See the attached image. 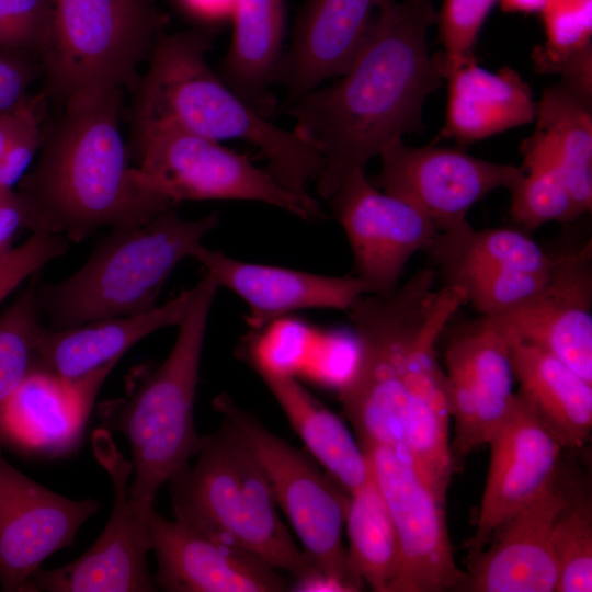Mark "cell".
Here are the masks:
<instances>
[{"label": "cell", "instance_id": "1", "mask_svg": "<svg viewBox=\"0 0 592 592\" xmlns=\"http://www.w3.org/2000/svg\"><path fill=\"white\" fill-rule=\"evenodd\" d=\"M436 16L432 0L388 1L341 79L284 107L296 121L294 130L321 157L316 183L322 198L348 172L424 129L425 100L444 83L426 43Z\"/></svg>", "mask_w": 592, "mask_h": 592}, {"label": "cell", "instance_id": "2", "mask_svg": "<svg viewBox=\"0 0 592 592\" xmlns=\"http://www.w3.org/2000/svg\"><path fill=\"white\" fill-rule=\"evenodd\" d=\"M119 104L121 91L65 103L37 166L19 182L44 232L79 242L103 228L140 227L177 205L129 164Z\"/></svg>", "mask_w": 592, "mask_h": 592}, {"label": "cell", "instance_id": "3", "mask_svg": "<svg viewBox=\"0 0 592 592\" xmlns=\"http://www.w3.org/2000/svg\"><path fill=\"white\" fill-rule=\"evenodd\" d=\"M212 39L208 31L159 33L149 69L138 83V130L168 124L217 141L246 140L266 159V170L277 183L317 205L308 186L320 174V155L295 130L274 125L212 71L205 60Z\"/></svg>", "mask_w": 592, "mask_h": 592}, {"label": "cell", "instance_id": "4", "mask_svg": "<svg viewBox=\"0 0 592 592\" xmlns=\"http://www.w3.org/2000/svg\"><path fill=\"white\" fill-rule=\"evenodd\" d=\"M218 288L205 274L192 288L167 358L155 368L137 371L123 397L99 407L103 428L122 433L129 444L133 481L128 497L144 523L159 489L198 451L194 402L207 321Z\"/></svg>", "mask_w": 592, "mask_h": 592}, {"label": "cell", "instance_id": "5", "mask_svg": "<svg viewBox=\"0 0 592 592\" xmlns=\"http://www.w3.org/2000/svg\"><path fill=\"white\" fill-rule=\"evenodd\" d=\"M195 456L194 465L167 481L173 520L286 572L293 591H305L323 574L292 537L264 469L230 424L221 420L201 435Z\"/></svg>", "mask_w": 592, "mask_h": 592}, {"label": "cell", "instance_id": "6", "mask_svg": "<svg viewBox=\"0 0 592 592\" xmlns=\"http://www.w3.org/2000/svg\"><path fill=\"white\" fill-rule=\"evenodd\" d=\"M218 223L217 213L184 219L172 208L140 227L112 230L68 278L38 283L42 314L52 329H66L151 310L175 266Z\"/></svg>", "mask_w": 592, "mask_h": 592}, {"label": "cell", "instance_id": "7", "mask_svg": "<svg viewBox=\"0 0 592 592\" xmlns=\"http://www.w3.org/2000/svg\"><path fill=\"white\" fill-rule=\"evenodd\" d=\"M435 280L432 267L421 269L392 292L365 294L348 310L357 358L339 400L362 449L385 446L410 462L403 377L410 344L440 296Z\"/></svg>", "mask_w": 592, "mask_h": 592}, {"label": "cell", "instance_id": "8", "mask_svg": "<svg viewBox=\"0 0 592 592\" xmlns=\"http://www.w3.org/2000/svg\"><path fill=\"white\" fill-rule=\"evenodd\" d=\"M52 5L43 55L56 96L67 103L135 81L162 23L150 0H52Z\"/></svg>", "mask_w": 592, "mask_h": 592}, {"label": "cell", "instance_id": "9", "mask_svg": "<svg viewBox=\"0 0 592 592\" xmlns=\"http://www.w3.org/2000/svg\"><path fill=\"white\" fill-rule=\"evenodd\" d=\"M213 408L259 460L277 505L320 571L339 591L365 588L353 576L343 545L350 494L306 451L274 434L229 395L216 396Z\"/></svg>", "mask_w": 592, "mask_h": 592}, {"label": "cell", "instance_id": "10", "mask_svg": "<svg viewBox=\"0 0 592 592\" xmlns=\"http://www.w3.org/2000/svg\"><path fill=\"white\" fill-rule=\"evenodd\" d=\"M138 166L145 183L175 204L181 201H255L284 209L304 220L323 217L285 190L266 168L219 141L168 125L138 130Z\"/></svg>", "mask_w": 592, "mask_h": 592}, {"label": "cell", "instance_id": "11", "mask_svg": "<svg viewBox=\"0 0 592 592\" xmlns=\"http://www.w3.org/2000/svg\"><path fill=\"white\" fill-rule=\"evenodd\" d=\"M442 285L458 288L485 317L510 312L544 285L550 255L520 228L476 229L467 220L437 230L425 248Z\"/></svg>", "mask_w": 592, "mask_h": 592}, {"label": "cell", "instance_id": "12", "mask_svg": "<svg viewBox=\"0 0 592 592\" xmlns=\"http://www.w3.org/2000/svg\"><path fill=\"white\" fill-rule=\"evenodd\" d=\"M382 168L371 182L422 212L444 230L467 220L469 209L497 189L511 190L523 177L522 166L476 158L464 147L433 141L415 148L402 139L379 155Z\"/></svg>", "mask_w": 592, "mask_h": 592}, {"label": "cell", "instance_id": "13", "mask_svg": "<svg viewBox=\"0 0 592 592\" xmlns=\"http://www.w3.org/2000/svg\"><path fill=\"white\" fill-rule=\"evenodd\" d=\"M92 439L94 455L114 487L110 519L86 553L57 569L38 568L23 592L157 591L147 567L146 556L151 549L147 523L138 519L128 497L132 462L116 447L106 429H98Z\"/></svg>", "mask_w": 592, "mask_h": 592}, {"label": "cell", "instance_id": "14", "mask_svg": "<svg viewBox=\"0 0 592 592\" xmlns=\"http://www.w3.org/2000/svg\"><path fill=\"white\" fill-rule=\"evenodd\" d=\"M392 519L400 550L390 592L458 590L466 572L455 561L441 502L410 462L385 446L363 448Z\"/></svg>", "mask_w": 592, "mask_h": 592}, {"label": "cell", "instance_id": "15", "mask_svg": "<svg viewBox=\"0 0 592 592\" xmlns=\"http://www.w3.org/2000/svg\"><path fill=\"white\" fill-rule=\"evenodd\" d=\"M327 200L350 243L355 276L372 294L392 292L410 258L437 232L417 207L377 189L365 169L343 175Z\"/></svg>", "mask_w": 592, "mask_h": 592}, {"label": "cell", "instance_id": "16", "mask_svg": "<svg viewBox=\"0 0 592 592\" xmlns=\"http://www.w3.org/2000/svg\"><path fill=\"white\" fill-rule=\"evenodd\" d=\"M581 481L579 473L562 462L543 492L500 524L469 561L458 591L555 592L554 528Z\"/></svg>", "mask_w": 592, "mask_h": 592}, {"label": "cell", "instance_id": "17", "mask_svg": "<svg viewBox=\"0 0 592 592\" xmlns=\"http://www.w3.org/2000/svg\"><path fill=\"white\" fill-rule=\"evenodd\" d=\"M512 338L491 317L479 316L454 332L444 351L453 457L488 444L514 398Z\"/></svg>", "mask_w": 592, "mask_h": 592}, {"label": "cell", "instance_id": "18", "mask_svg": "<svg viewBox=\"0 0 592 592\" xmlns=\"http://www.w3.org/2000/svg\"><path fill=\"white\" fill-rule=\"evenodd\" d=\"M464 294L441 286L440 297L417 331L405 369V448L409 459L434 496L446 503L454 470L448 439L451 421L447 380L436 355V343L458 308Z\"/></svg>", "mask_w": 592, "mask_h": 592}, {"label": "cell", "instance_id": "19", "mask_svg": "<svg viewBox=\"0 0 592 592\" xmlns=\"http://www.w3.org/2000/svg\"><path fill=\"white\" fill-rule=\"evenodd\" d=\"M100 503L72 500L47 489L13 467L0 448V584L22 592L52 554L72 546L81 525Z\"/></svg>", "mask_w": 592, "mask_h": 592}, {"label": "cell", "instance_id": "20", "mask_svg": "<svg viewBox=\"0 0 592 592\" xmlns=\"http://www.w3.org/2000/svg\"><path fill=\"white\" fill-rule=\"evenodd\" d=\"M549 255L542 288L519 308L491 318L511 338L547 350L592 383L591 239Z\"/></svg>", "mask_w": 592, "mask_h": 592}, {"label": "cell", "instance_id": "21", "mask_svg": "<svg viewBox=\"0 0 592 592\" xmlns=\"http://www.w3.org/2000/svg\"><path fill=\"white\" fill-rule=\"evenodd\" d=\"M487 445L490 462L476 531L467 545L469 561L500 524L543 492L563 462L565 449L519 391Z\"/></svg>", "mask_w": 592, "mask_h": 592}, {"label": "cell", "instance_id": "22", "mask_svg": "<svg viewBox=\"0 0 592 592\" xmlns=\"http://www.w3.org/2000/svg\"><path fill=\"white\" fill-rule=\"evenodd\" d=\"M158 561L156 587L169 592H282L291 583L254 554L213 538L155 508L147 522Z\"/></svg>", "mask_w": 592, "mask_h": 592}, {"label": "cell", "instance_id": "23", "mask_svg": "<svg viewBox=\"0 0 592 592\" xmlns=\"http://www.w3.org/2000/svg\"><path fill=\"white\" fill-rule=\"evenodd\" d=\"M117 362L75 380L37 367L0 413V444L19 452L65 456L79 445L94 399Z\"/></svg>", "mask_w": 592, "mask_h": 592}, {"label": "cell", "instance_id": "24", "mask_svg": "<svg viewBox=\"0 0 592 592\" xmlns=\"http://www.w3.org/2000/svg\"><path fill=\"white\" fill-rule=\"evenodd\" d=\"M218 287L237 294L247 305L251 331H261L286 314L301 309L349 310L371 287L355 275L330 276L288 267L248 263L203 243L191 254Z\"/></svg>", "mask_w": 592, "mask_h": 592}, {"label": "cell", "instance_id": "25", "mask_svg": "<svg viewBox=\"0 0 592 592\" xmlns=\"http://www.w3.org/2000/svg\"><path fill=\"white\" fill-rule=\"evenodd\" d=\"M388 1L306 0L276 70L275 83L286 93L283 107L350 68Z\"/></svg>", "mask_w": 592, "mask_h": 592}, {"label": "cell", "instance_id": "26", "mask_svg": "<svg viewBox=\"0 0 592 592\" xmlns=\"http://www.w3.org/2000/svg\"><path fill=\"white\" fill-rule=\"evenodd\" d=\"M198 16L216 19L230 11L232 37L221 62V78L265 117L276 111L271 92L283 54V0H181Z\"/></svg>", "mask_w": 592, "mask_h": 592}, {"label": "cell", "instance_id": "27", "mask_svg": "<svg viewBox=\"0 0 592 592\" xmlns=\"http://www.w3.org/2000/svg\"><path fill=\"white\" fill-rule=\"evenodd\" d=\"M445 123L440 138L459 147L535 121L537 102L530 86L511 67L497 72L475 58L447 69Z\"/></svg>", "mask_w": 592, "mask_h": 592}, {"label": "cell", "instance_id": "28", "mask_svg": "<svg viewBox=\"0 0 592 592\" xmlns=\"http://www.w3.org/2000/svg\"><path fill=\"white\" fill-rule=\"evenodd\" d=\"M193 289L139 315L91 321L66 329L45 328L39 340L41 367L67 380L82 378L118 362L134 344L183 319Z\"/></svg>", "mask_w": 592, "mask_h": 592}, {"label": "cell", "instance_id": "29", "mask_svg": "<svg viewBox=\"0 0 592 592\" xmlns=\"http://www.w3.org/2000/svg\"><path fill=\"white\" fill-rule=\"evenodd\" d=\"M536 128L523 140V163L544 162L567 181L581 215L592 207V100L563 83L545 89Z\"/></svg>", "mask_w": 592, "mask_h": 592}, {"label": "cell", "instance_id": "30", "mask_svg": "<svg viewBox=\"0 0 592 592\" xmlns=\"http://www.w3.org/2000/svg\"><path fill=\"white\" fill-rule=\"evenodd\" d=\"M519 392L565 451L583 447L592 430V383L547 350L512 338L510 352Z\"/></svg>", "mask_w": 592, "mask_h": 592}, {"label": "cell", "instance_id": "31", "mask_svg": "<svg viewBox=\"0 0 592 592\" xmlns=\"http://www.w3.org/2000/svg\"><path fill=\"white\" fill-rule=\"evenodd\" d=\"M306 452L348 493L372 480L369 462L344 421L295 378L294 374L255 369Z\"/></svg>", "mask_w": 592, "mask_h": 592}, {"label": "cell", "instance_id": "32", "mask_svg": "<svg viewBox=\"0 0 592 592\" xmlns=\"http://www.w3.org/2000/svg\"><path fill=\"white\" fill-rule=\"evenodd\" d=\"M348 560L353 576L375 592H390L400 563L395 525L386 502L372 480L350 494L345 517Z\"/></svg>", "mask_w": 592, "mask_h": 592}, {"label": "cell", "instance_id": "33", "mask_svg": "<svg viewBox=\"0 0 592 592\" xmlns=\"http://www.w3.org/2000/svg\"><path fill=\"white\" fill-rule=\"evenodd\" d=\"M545 42L533 48L534 69L557 73L592 99V0H549L539 12Z\"/></svg>", "mask_w": 592, "mask_h": 592}, {"label": "cell", "instance_id": "34", "mask_svg": "<svg viewBox=\"0 0 592 592\" xmlns=\"http://www.w3.org/2000/svg\"><path fill=\"white\" fill-rule=\"evenodd\" d=\"M37 275L0 315V413L22 380L41 367L39 340L45 327Z\"/></svg>", "mask_w": 592, "mask_h": 592}, {"label": "cell", "instance_id": "35", "mask_svg": "<svg viewBox=\"0 0 592 592\" xmlns=\"http://www.w3.org/2000/svg\"><path fill=\"white\" fill-rule=\"evenodd\" d=\"M524 174L510 190V215L530 232L549 221L569 223L581 215L566 179L551 164H522Z\"/></svg>", "mask_w": 592, "mask_h": 592}, {"label": "cell", "instance_id": "36", "mask_svg": "<svg viewBox=\"0 0 592 592\" xmlns=\"http://www.w3.org/2000/svg\"><path fill=\"white\" fill-rule=\"evenodd\" d=\"M582 485L560 513L553 534L555 592L592 591V502Z\"/></svg>", "mask_w": 592, "mask_h": 592}, {"label": "cell", "instance_id": "37", "mask_svg": "<svg viewBox=\"0 0 592 592\" xmlns=\"http://www.w3.org/2000/svg\"><path fill=\"white\" fill-rule=\"evenodd\" d=\"M499 0H444L436 23L443 50L435 55L443 77L447 69L475 58L480 30Z\"/></svg>", "mask_w": 592, "mask_h": 592}, {"label": "cell", "instance_id": "38", "mask_svg": "<svg viewBox=\"0 0 592 592\" xmlns=\"http://www.w3.org/2000/svg\"><path fill=\"white\" fill-rule=\"evenodd\" d=\"M52 0H0V46L46 48L52 32Z\"/></svg>", "mask_w": 592, "mask_h": 592}, {"label": "cell", "instance_id": "39", "mask_svg": "<svg viewBox=\"0 0 592 592\" xmlns=\"http://www.w3.org/2000/svg\"><path fill=\"white\" fill-rule=\"evenodd\" d=\"M68 250L67 239L50 232H32L22 244L0 259V304L26 278Z\"/></svg>", "mask_w": 592, "mask_h": 592}, {"label": "cell", "instance_id": "40", "mask_svg": "<svg viewBox=\"0 0 592 592\" xmlns=\"http://www.w3.org/2000/svg\"><path fill=\"white\" fill-rule=\"evenodd\" d=\"M37 99H25L16 127L9 140L0 171V189H14L36 155L43 138Z\"/></svg>", "mask_w": 592, "mask_h": 592}, {"label": "cell", "instance_id": "41", "mask_svg": "<svg viewBox=\"0 0 592 592\" xmlns=\"http://www.w3.org/2000/svg\"><path fill=\"white\" fill-rule=\"evenodd\" d=\"M44 232L39 214L22 191L0 190V259L12 248L19 231Z\"/></svg>", "mask_w": 592, "mask_h": 592}, {"label": "cell", "instance_id": "42", "mask_svg": "<svg viewBox=\"0 0 592 592\" xmlns=\"http://www.w3.org/2000/svg\"><path fill=\"white\" fill-rule=\"evenodd\" d=\"M33 77V67L24 58L0 53V116L14 111L27 98Z\"/></svg>", "mask_w": 592, "mask_h": 592}, {"label": "cell", "instance_id": "43", "mask_svg": "<svg viewBox=\"0 0 592 592\" xmlns=\"http://www.w3.org/2000/svg\"><path fill=\"white\" fill-rule=\"evenodd\" d=\"M23 102L14 111L0 116V171L9 140L19 122Z\"/></svg>", "mask_w": 592, "mask_h": 592}, {"label": "cell", "instance_id": "44", "mask_svg": "<svg viewBox=\"0 0 592 592\" xmlns=\"http://www.w3.org/2000/svg\"><path fill=\"white\" fill-rule=\"evenodd\" d=\"M501 8L510 13H539L549 0H499Z\"/></svg>", "mask_w": 592, "mask_h": 592}]
</instances>
